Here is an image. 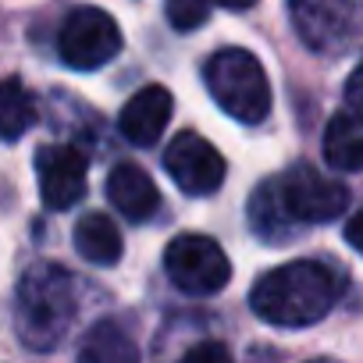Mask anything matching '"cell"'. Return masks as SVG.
Here are the masks:
<instances>
[{
	"instance_id": "6da1fadb",
	"label": "cell",
	"mask_w": 363,
	"mask_h": 363,
	"mask_svg": "<svg viewBox=\"0 0 363 363\" xmlns=\"http://www.w3.org/2000/svg\"><path fill=\"white\" fill-rule=\"evenodd\" d=\"M335 299H338V281L331 267L317 260L281 264L267 271L250 292L253 313L274 328H310L328 317Z\"/></svg>"
},
{
	"instance_id": "7a4b0ae2",
	"label": "cell",
	"mask_w": 363,
	"mask_h": 363,
	"mask_svg": "<svg viewBox=\"0 0 363 363\" xmlns=\"http://www.w3.org/2000/svg\"><path fill=\"white\" fill-rule=\"evenodd\" d=\"M79 310V296H75V278L57 267V264H33L15 292V331L18 338L36 349V352H50L65 342V335L72 331Z\"/></svg>"
},
{
	"instance_id": "3957f363",
	"label": "cell",
	"mask_w": 363,
	"mask_h": 363,
	"mask_svg": "<svg viewBox=\"0 0 363 363\" xmlns=\"http://www.w3.org/2000/svg\"><path fill=\"white\" fill-rule=\"evenodd\" d=\"M203 82H207V93L214 96V104L242 125H260L271 114L267 72L242 47H225L214 57H207Z\"/></svg>"
},
{
	"instance_id": "277c9868",
	"label": "cell",
	"mask_w": 363,
	"mask_h": 363,
	"mask_svg": "<svg viewBox=\"0 0 363 363\" xmlns=\"http://www.w3.org/2000/svg\"><path fill=\"white\" fill-rule=\"evenodd\" d=\"M289 18L303 47L338 57L363 36V0H289Z\"/></svg>"
},
{
	"instance_id": "5b68a950",
	"label": "cell",
	"mask_w": 363,
	"mask_h": 363,
	"mask_svg": "<svg viewBox=\"0 0 363 363\" xmlns=\"http://www.w3.org/2000/svg\"><path fill=\"white\" fill-rule=\"evenodd\" d=\"M164 271L186 296H214L232 278V260L211 235H178L164 250Z\"/></svg>"
},
{
	"instance_id": "8992f818",
	"label": "cell",
	"mask_w": 363,
	"mask_h": 363,
	"mask_svg": "<svg viewBox=\"0 0 363 363\" xmlns=\"http://www.w3.org/2000/svg\"><path fill=\"white\" fill-rule=\"evenodd\" d=\"M57 54L75 72H96L121 54V29L100 8H75L57 33Z\"/></svg>"
},
{
	"instance_id": "52a82bcc",
	"label": "cell",
	"mask_w": 363,
	"mask_h": 363,
	"mask_svg": "<svg viewBox=\"0 0 363 363\" xmlns=\"http://www.w3.org/2000/svg\"><path fill=\"white\" fill-rule=\"evenodd\" d=\"M278 200L285 207V218L292 225H320V221H335L345 203L349 193L338 178H328L324 171L310 167V164H296L292 171H285L278 182Z\"/></svg>"
},
{
	"instance_id": "ba28073f",
	"label": "cell",
	"mask_w": 363,
	"mask_h": 363,
	"mask_svg": "<svg viewBox=\"0 0 363 363\" xmlns=\"http://www.w3.org/2000/svg\"><path fill=\"white\" fill-rule=\"evenodd\" d=\"M164 167L171 174V182L189 193V196H211L225 186V157L218 153L214 143H207L203 135L196 132H182L167 143V153H164Z\"/></svg>"
},
{
	"instance_id": "9c48e42d",
	"label": "cell",
	"mask_w": 363,
	"mask_h": 363,
	"mask_svg": "<svg viewBox=\"0 0 363 363\" xmlns=\"http://www.w3.org/2000/svg\"><path fill=\"white\" fill-rule=\"evenodd\" d=\"M86 171L89 160L79 146L50 143L36 153V182H40V200L50 211H68L86 196Z\"/></svg>"
},
{
	"instance_id": "30bf717a",
	"label": "cell",
	"mask_w": 363,
	"mask_h": 363,
	"mask_svg": "<svg viewBox=\"0 0 363 363\" xmlns=\"http://www.w3.org/2000/svg\"><path fill=\"white\" fill-rule=\"evenodd\" d=\"M174 111V96L164 86H143L118 114V128L132 146H153L160 143L167 121Z\"/></svg>"
},
{
	"instance_id": "8fae6325",
	"label": "cell",
	"mask_w": 363,
	"mask_h": 363,
	"mask_svg": "<svg viewBox=\"0 0 363 363\" xmlns=\"http://www.w3.org/2000/svg\"><path fill=\"white\" fill-rule=\"evenodd\" d=\"M107 200L128 221H150L160 207V189L139 164H118L107 174Z\"/></svg>"
},
{
	"instance_id": "7c38bea8",
	"label": "cell",
	"mask_w": 363,
	"mask_h": 363,
	"mask_svg": "<svg viewBox=\"0 0 363 363\" xmlns=\"http://www.w3.org/2000/svg\"><path fill=\"white\" fill-rule=\"evenodd\" d=\"M324 160L331 171H363V118L335 114L324 128Z\"/></svg>"
},
{
	"instance_id": "4fadbf2b",
	"label": "cell",
	"mask_w": 363,
	"mask_h": 363,
	"mask_svg": "<svg viewBox=\"0 0 363 363\" xmlns=\"http://www.w3.org/2000/svg\"><path fill=\"white\" fill-rule=\"evenodd\" d=\"M121 232L107 214H86L75 225V253L96 267H114L121 260Z\"/></svg>"
},
{
	"instance_id": "5bb4252c",
	"label": "cell",
	"mask_w": 363,
	"mask_h": 363,
	"mask_svg": "<svg viewBox=\"0 0 363 363\" xmlns=\"http://www.w3.org/2000/svg\"><path fill=\"white\" fill-rule=\"evenodd\" d=\"M79 363H139V345L132 342V335L121 324L100 320L82 338Z\"/></svg>"
},
{
	"instance_id": "9a60e30c",
	"label": "cell",
	"mask_w": 363,
	"mask_h": 363,
	"mask_svg": "<svg viewBox=\"0 0 363 363\" xmlns=\"http://www.w3.org/2000/svg\"><path fill=\"white\" fill-rule=\"evenodd\" d=\"M40 111H36V100L33 93L26 89L22 79H0V139H22L33 125H36Z\"/></svg>"
},
{
	"instance_id": "2e32d148",
	"label": "cell",
	"mask_w": 363,
	"mask_h": 363,
	"mask_svg": "<svg viewBox=\"0 0 363 363\" xmlns=\"http://www.w3.org/2000/svg\"><path fill=\"white\" fill-rule=\"evenodd\" d=\"M250 221H253L257 235H264L267 242H281L285 239L281 228L292 225V221L285 218V207L278 200V186H274V182H264V186L257 189V196L250 203Z\"/></svg>"
},
{
	"instance_id": "e0dca14e",
	"label": "cell",
	"mask_w": 363,
	"mask_h": 363,
	"mask_svg": "<svg viewBox=\"0 0 363 363\" xmlns=\"http://www.w3.org/2000/svg\"><path fill=\"white\" fill-rule=\"evenodd\" d=\"M211 18V0H167V22L174 33H193L207 26Z\"/></svg>"
},
{
	"instance_id": "ac0fdd59",
	"label": "cell",
	"mask_w": 363,
	"mask_h": 363,
	"mask_svg": "<svg viewBox=\"0 0 363 363\" xmlns=\"http://www.w3.org/2000/svg\"><path fill=\"white\" fill-rule=\"evenodd\" d=\"M178 363H235V359H232V352H228L225 342L207 338V342H196V345H193L186 356H182Z\"/></svg>"
},
{
	"instance_id": "d6986e66",
	"label": "cell",
	"mask_w": 363,
	"mask_h": 363,
	"mask_svg": "<svg viewBox=\"0 0 363 363\" xmlns=\"http://www.w3.org/2000/svg\"><path fill=\"white\" fill-rule=\"evenodd\" d=\"M345 104H349V111L356 114V118H363V65L349 75V82H345Z\"/></svg>"
},
{
	"instance_id": "ffe728a7",
	"label": "cell",
	"mask_w": 363,
	"mask_h": 363,
	"mask_svg": "<svg viewBox=\"0 0 363 363\" xmlns=\"http://www.w3.org/2000/svg\"><path fill=\"white\" fill-rule=\"evenodd\" d=\"M345 242H349V246L363 257V211L349 218V225H345Z\"/></svg>"
},
{
	"instance_id": "44dd1931",
	"label": "cell",
	"mask_w": 363,
	"mask_h": 363,
	"mask_svg": "<svg viewBox=\"0 0 363 363\" xmlns=\"http://www.w3.org/2000/svg\"><path fill=\"white\" fill-rule=\"evenodd\" d=\"M211 4L228 8V11H246V8H253V4H257V0H211Z\"/></svg>"
},
{
	"instance_id": "7402d4cb",
	"label": "cell",
	"mask_w": 363,
	"mask_h": 363,
	"mask_svg": "<svg viewBox=\"0 0 363 363\" xmlns=\"http://www.w3.org/2000/svg\"><path fill=\"white\" fill-rule=\"evenodd\" d=\"M310 363H331V359H310Z\"/></svg>"
}]
</instances>
